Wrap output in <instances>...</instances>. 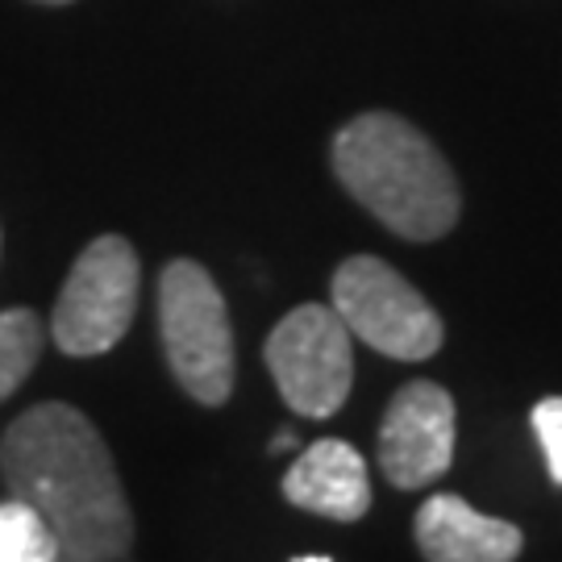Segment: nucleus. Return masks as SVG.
<instances>
[{"mask_svg": "<svg viewBox=\"0 0 562 562\" xmlns=\"http://www.w3.org/2000/svg\"><path fill=\"white\" fill-rule=\"evenodd\" d=\"M0 480L13 501L38 508L71 562H121L134 550V513L113 454L80 408H25L0 438Z\"/></svg>", "mask_w": 562, "mask_h": 562, "instance_id": "nucleus-1", "label": "nucleus"}, {"mask_svg": "<svg viewBox=\"0 0 562 562\" xmlns=\"http://www.w3.org/2000/svg\"><path fill=\"white\" fill-rule=\"evenodd\" d=\"M334 176L355 201L408 241H434L459 222V180L438 146L396 113H362L334 138Z\"/></svg>", "mask_w": 562, "mask_h": 562, "instance_id": "nucleus-2", "label": "nucleus"}, {"mask_svg": "<svg viewBox=\"0 0 562 562\" xmlns=\"http://www.w3.org/2000/svg\"><path fill=\"white\" fill-rule=\"evenodd\" d=\"M159 334L171 375L204 408L234 392V329L222 288L201 262L176 259L159 276Z\"/></svg>", "mask_w": 562, "mask_h": 562, "instance_id": "nucleus-3", "label": "nucleus"}, {"mask_svg": "<svg viewBox=\"0 0 562 562\" xmlns=\"http://www.w3.org/2000/svg\"><path fill=\"white\" fill-rule=\"evenodd\" d=\"M334 313L350 338L367 341L387 359L422 362L442 350V317L396 267L375 255H355L334 271Z\"/></svg>", "mask_w": 562, "mask_h": 562, "instance_id": "nucleus-4", "label": "nucleus"}, {"mask_svg": "<svg viewBox=\"0 0 562 562\" xmlns=\"http://www.w3.org/2000/svg\"><path fill=\"white\" fill-rule=\"evenodd\" d=\"M138 308V255L121 234L88 241L63 283L50 338L71 359H97L113 350Z\"/></svg>", "mask_w": 562, "mask_h": 562, "instance_id": "nucleus-5", "label": "nucleus"}, {"mask_svg": "<svg viewBox=\"0 0 562 562\" xmlns=\"http://www.w3.org/2000/svg\"><path fill=\"white\" fill-rule=\"evenodd\" d=\"M267 371L292 413L334 417L355 383L350 329L329 304H301L271 329Z\"/></svg>", "mask_w": 562, "mask_h": 562, "instance_id": "nucleus-6", "label": "nucleus"}, {"mask_svg": "<svg viewBox=\"0 0 562 562\" xmlns=\"http://www.w3.org/2000/svg\"><path fill=\"white\" fill-rule=\"evenodd\" d=\"M454 459V401L429 380L404 383L380 425V471L392 487L417 492L442 480Z\"/></svg>", "mask_w": 562, "mask_h": 562, "instance_id": "nucleus-7", "label": "nucleus"}, {"mask_svg": "<svg viewBox=\"0 0 562 562\" xmlns=\"http://www.w3.org/2000/svg\"><path fill=\"white\" fill-rule=\"evenodd\" d=\"M283 496L304 513L329 521H359L371 508V480L367 462L350 442L322 438L304 450L283 475Z\"/></svg>", "mask_w": 562, "mask_h": 562, "instance_id": "nucleus-8", "label": "nucleus"}, {"mask_svg": "<svg viewBox=\"0 0 562 562\" xmlns=\"http://www.w3.org/2000/svg\"><path fill=\"white\" fill-rule=\"evenodd\" d=\"M417 546L429 562H513L521 554V529L442 492L417 513Z\"/></svg>", "mask_w": 562, "mask_h": 562, "instance_id": "nucleus-9", "label": "nucleus"}, {"mask_svg": "<svg viewBox=\"0 0 562 562\" xmlns=\"http://www.w3.org/2000/svg\"><path fill=\"white\" fill-rule=\"evenodd\" d=\"M46 325L38 322L34 308H4L0 313V401L18 392L25 375L42 359Z\"/></svg>", "mask_w": 562, "mask_h": 562, "instance_id": "nucleus-10", "label": "nucleus"}, {"mask_svg": "<svg viewBox=\"0 0 562 562\" xmlns=\"http://www.w3.org/2000/svg\"><path fill=\"white\" fill-rule=\"evenodd\" d=\"M59 542L38 508L25 501L0 504V562H55Z\"/></svg>", "mask_w": 562, "mask_h": 562, "instance_id": "nucleus-11", "label": "nucleus"}, {"mask_svg": "<svg viewBox=\"0 0 562 562\" xmlns=\"http://www.w3.org/2000/svg\"><path fill=\"white\" fill-rule=\"evenodd\" d=\"M533 434L546 450V467H550V480L562 483V396H546L533 408Z\"/></svg>", "mask_w": 562, "mask_h": 562, "instance_id": "nucleus-12", "label": "nucleus"}, {"mask_svg": "<svg viewBox=\"0 0 562 562\" xmlns=\"http://www.w3.org/2000/svg\"><path fill=\"white\" fill-rule=\"evenodd\" d=\"M292 446H296V438H292V434H280V438L271 442V450H292Z\"/></svg>", "mask_w": 562, "mask_h": 562, "instance_id": "nucleus-13", "label": "nucleus"}, {"mask_svg": "<svg viewBox=\"0 0 562 562\" xmlns=\"http://www.w3.org/2000/svg\"><path fill=\"white\" fill-rule=\"evenodd\" d=\"M292 562H334V559H325V554H313V559H292Z\"/></svg>", "mask_w": 562, "mask_h": 562, "instance_id": "nucleus-14", "label": "nucleus"}, {"mask_svg": "<svg viewBox=\"0 0 562 562\" xmlns=\"http://www.w3.org/2000/svg\"><path fill=\"white\" fill-rule=\"evenodd\" d=\"M38 4H71V0H38Z\"/></svg>", "mask_w": 562, "mask_h": 562, "instance_id": "nucleus-15", "label": "nucleus"}]
</instances>
